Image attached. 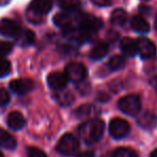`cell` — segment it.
Segmentation results:
<instances>
[{
	"instance_id": "cell-1",
	"label": "cell",
	"mask_w": 157,
	"mask_h": 157,
	"mask_svg": "<svg viewBox=\"0 0 157 157\" xmlns=\"http://www.w3.org/2000/svg\"><path fill=\"white\" fill-rule=\"evenodd\" d=\"M105 130V123L99 119H92L82 123L78 127L79 137L88 144H92L103 137Z\"/></svg>"
},
{
	"instance_id": "cell-2",
	"label": "cell",
	"mask_w": 157,
	"mask_h": 157,
	"mask_svg": "<svg viewBox=\"0 0 157 157\" xmlns=\"http://www.w3.org/2000/svg\"><path fill=\"white\" fill-rule=\"evenodd\" d=\"M52 8V0H32L28 9V18L34 24L43 21V15L47 14Z\"/></svg>"
},
{
	"instance_id": "cell-3",
	"label": "cell",
	"mask_w": 157,
	"mask_h": 157,
	"mask_svg": "<svg viewBox=\"0 0 157 157\" xmlns=\"http://www.w3.org/2000/svg\"><path fill=\"white\" fill-rule=\"evenodd\" d=\"M57 151L64 156H72L77 153L79 149V142L76 137L72 134H65L59 140L57 144Z\"/></svg>"
},
{
	"instance_id": "cell-4",
	"label": "cell",
	"mask_w": 157,
	"mask_h": 157,
	"mask_svg": "<svg viewBox=\"0 0 157 157\" xmlns=\"http://www.w3.org/2000/svg\"><path fill=\"white\" fill-rule=\"evenodd\" d=\"M80 31L85 36H88L90 33H93L99 30L103 26V21L99 18L90 14H81L78 17Z\"/></svg>"
},
{
	"instance_id": "cell-5",
	"label": "cell",
	"mask_w": 157,
	"mask_h": 157,
	"mask_svg": "<svg viewBox=\"0 0 157 157\" xmlns=\"http://www.w3.org/2000/svg\"><path fill=\"white\" fill-rule=\"evenodd\" d=\"M118 106L121 111L128 116H136L141 109V101L138 95L130 94L124 96L119 101Z\"/></svg>"
},
{
	"instance_id": "cell-6",
	"label": "cell",
	"mask_w": 157,
	"mask_h": 157,
	"mask_svg": "<svg viewBox=\"0 0 157 157\" xmlns=\"http://www.w3.org/2000/svg\"><path fill=\"white\" fill-rule=\"evenodd\" d=\"M87 68L83 64L72 62L65 67V76L74 82H80L87 77Z\"/></svg>"
},
{
	"instance_id": "cell-7",
	"label": "cell",
	"mask_w": 157,
	"mask_h": 157,
	"mask_svg": "<svg viewBox=\"0 0 157 157\" xmlns=\"http://www.w3.org/2000/svg\"><path fill=\"white\" fill-rule=\"evenodd\" d=\"M109 132L113 138L116 139H122L127 136L130 132V126L127 121L123 119L117 118L111 120L109 124Z\"/></svg>"
},
{
	"instance_id": "cell-8",
	"label": "cell",
	"mask_w": 157,
	"mask_h": 157,
	"mask_svg": "<svg viewBox=\"0 0 157 157\" xmlns=\"http://www.w3.org/2000/svg\"><path fill=\"white\" fill-rule=\"evenodd\" d=\"M21 31V28L16 21L10 18H3L0 21V34L6 37H17Z\"/></svg>"
},
{
	"instance_id": "cell-9",
	"label": "cell",
	"mask_w": 157,
	"mask_h": 157,
	"mask_svg": "<svg viewBox=\"0 0 157 157\" xmlns=\"http://www.w3.org/2000/svg\"><path fill=\"white\" fill-rule=\"evenodd\" d=\"M137 48L142 59H151L156 55L155 44L145 37H141L137 41Z\"/></svg>"
},
{
	"instance_id": "cell-10",
	"label": "cell",
	"mask_w": 157,
	"mask_h": 157,
	"mask_svg": "<svg viewBox=\"0 0 157 157\" xmlns=\"http://www.w3.org/2000/svg\"><path fill=\"white\" fill-rule=\"evenodd\" d=\"M33 88H34V82H33L31 79H28V78L14 79V80H12L10 82V89L14 93L18 95H23L32 91Z\"/></svg>"
},
{
	"instance_id": "cell-11",
	"label": "cell",
	"mask_w": 157,
	"mask_h": 157,
	"mask_svg": "<svg viewBox=\"0 0 157 157\" xmlns=\"http://www.w3.org/2000/svg\"><path fill=\"white\" fill-rule=\"evenodd\" d=\"M67 77L65 76V74L60 72H54L50 73L47 77V83L49 86L50 89L57 90V91H61L67 85Z\"/></svg>"
},
{
	"instance_id": "cell-12",
	"label": "cell",
	"mask_w": 157,
	"mask_h": 157,
	"mask_svg": "<svg viewBox=\"0 0 157 157\" xmlns=\"http://www.w3.org/2000/svg\"><path fill=\"white\" fill-rule=\"evenodd\" d=\"M137 123L140 127L147 130H152L157 126V116L150 111L141 113L137 119Z\"/></svg>"
},
{
	"instance_id": "cell-13",
	"label": "cell",
	"mask_w": 157,
	"mask_h": 157,
	"mask_svg": "<svg viewBox=\"0 0 157 157\" xmlns=\"http://www.w3.org/2000/svg\"><path fill=\"white\" fill-rule=\"evenodd\" d=\"M8 125L11 129L13 130H18L25 126L26 120L24 118V116L19 111H13L9 114L8 117Z\"/></svg>"
},
{
	"instance_id": "cell-14",
	"label": "cell",
	"mask_w": 157,
	"mask_h": 157,
	"mask_svg": "<svg viewBox=\"0 0 157 157\" xmlns=\"http://www.w3.org/2000/svg\"><path fill=\"white\" fill-rule=\"evenodd\" d=\"M121 50L127 57H134L138 52L137 48V41L132 40V37H124L120 43Z\"/></svg>"
},
{
	"instance_id": "cell-15",
	"label": "cell",
	"mask_w": 157,
	"mask_h": 157,
	"mask_svg": "<svg viewBox=\"0 0 157 157\" xmlns=\"http://www.w3.org/2000/svg\"><path fill=\"white\" fill-rule=\"evenodd\" d=\"M101 112V109H98L97 107H95L94 105H90V104H86L80 107H78L75 110V116L79 119L82 118H88V117L96 116Z\"/></svg>"
},
{
	"instance_id": "cell-16",
	"label": "cell",
	"mask_w": 157,
	"mask_h": 157,
	"mask_svg": "<svg viewBox=\"0 0 157 157\" xmlns=\"http://www.w3.org/2000/svg\"><path fill=\"white\" fill-rule=\"evenodd\" d=\"M54 24L57 27L64 30H70L72 28V17L65 13H58L54 16Z\"/></svg>"
},
{
	"instance_id": "cell-17",
	"label": "cell",
	"mask_w": 157,
	"mask_h": 157,
	"mask_svg": "<svg viewBox=\"0 0 157 157\" xmlns=\"http://www.w3.org/2000/svg\"><path fill=\"white\" fill-rule=\"evenodd\" d=\"M109 52V46L106 43H98L94 46L90 52V58L92 60H101Z\"/></svg>"
},
{
	"instance_id": "cell-18",
	"label": "cell",
	"mask_w": 157,
	"mask_h": 157,
	"mask_svg": "<svg viewBox=\"0 0 157 157\" xmlns=\"http://www.w3.org/2000/svg\"><path fill=\"white\" fill-rule=\"evenodd\" d=\"M0 147L8 150H13L16 147V140L12 135L0 127Z\"/></svg>"
},
{
	"instance_id": "cell-19",
	"label": "cell",
	"mask_w": 157,
	"mask_h": 157,
	"mask_svg": "<svg viewBox=\"0 0 157 157\" xmlns=\"http://www.w3.org/2000/svg\"><path fill=\"white\" fill-rule=\"evenodd\" d=\"M132 28L137 33H147L150 31V26L142 16H135L132 19Z\"/></svg>"
},
{
	"instance_id": "cell-20",
	"label": "cell",
	"mask_w": 157,
	"mask_h": 157,
	"mask_svg": "<svg viewBox=\"0 0 157 157\" xmlns=\"http://www.w3.org/2000/svg\"><path fill=\"white\" fill-rule=\"evenodd\" d=\"M16 39H17V43L21 46H30L32 44H34L35 35L31 30L25 29V30H21Z\"/></svg>"
},
{
	"instance_id": "cell-21",
	"label": "cell",
	"mask_w": 157,
	"mask_h": 157,
	"mask_svg": "<svg viewBox=\"0 0 157 157\" xmlns=\"http://www.w3.org/2000/svg\"><path fill=\"white\" fill-rule=\"evenodd\" d=\"M126 19H127V14L124 10L122 9H117L111 13L110 16V21L113 25L116 26H122L123 24H125Z\"/></svg>"
},
{
	"instance_id": "cell-22",
	"label": "cell",
	"mask_w": 157,
	"mask_h": 157,
	"mask_svg": "<svg viewBox=\"0 0 157 157\" xmlns=\"http://www.w3.org/2000/svg\"><path fill=\"white\" fill-rule=\"evenodd\" d=\"M58 3L63 10L67 11V12L78 11L81 6L80 0H58Z\"/></svg>"
},
{
	"instance_id": "cell-23",
	"label": "cell",
	"mask_w": 157,
	"mask_h": 157,
	"mask_svg": "<svg viewBox=\"0 0 157 157\" xmlns=\"http://www.w3.org/2000/svg\"><path fill=\"white\" fill-rule=\"evenodd\" d=\"M54 96L55 99L62 106H70L75 101L74 95L71 93V92H59V93L55 94Z\"/></svg>"
},
{
	"instance_id": "cell-24",
	"label": "cell",
	"mask_w": 157,
	"mask_h": 157,
	"mask_svg": "<svg viewBox=\"0 0 157 157\" xmlns=\"http://www.w3.org/2000/svg\"><path fill=\"white\" fill-rule=\"evenodd\" d=\"M108 68L111 71H119L124 67L125 65V59L121 56H113L108 61Z\"/></svg>"
},
{
	"instance_id": "cell-25",
	"label": "cell",
	"mask_w": 157,
	"mask_h": 157,
	"mask_svg": "<svg viewBox=\"0 0 157 157\" xmlns=\"http://www.w3.org/2000/svg\"><path fill=\"white\" fill-rule=\"evenodd\" d=\"M112 157H138V155L129 147H118L112 152Z\"/></svg>"
},
{
	"instance_id": "cell-26",
	"label": "cell",
	"mask_w": 157,
	"mask_h": 157,
	"mask_svg": "<svg viewBox=\"0 0 157 157\" xmlns=\"http://www.w3.org/2000/svg\"><path fill=\"white\" fill-rule=\"evenodd\" d=\"M11 72V63L6 59L0 58V78L6 77Z\"/></svg>"
},
{
	"instance_id": "cell-27",
	"label": "cell",
	"mask_w": 157,
	"mask_h": 157,
	"mask_svg": "<svg viewBox=\"0 0 157 157\" xmlns=\"http://www.w3.org/2000/svg\"><path fill=\"white\" fill-rule=\"evenodd\" d=\"M12 44L9 43V42H1L0 41V58L2 56H6V55L10 54L12 52Z\"/></svg>"
},
{
	"instance_id": "cell-28",
	"label": "cell",
	"mask_w": 157,
	"mask_h": 157,
	"mask_svg": "<svg viewBox=\"0 0 157 157\" xmlns=\"http://www.w3.org/2000/svg\"><path fill=\"white\" fill-rule=\"evenodd\" d=\"M10 99L11 97L9 92L6 89H3V88H0V107L1 106H6L10 101Z\"/></svg>"
},
{
	"instance_id": "cell-29",
	"label": "cell",
	"mask_w": 157,
	"mask_h": 157,
	"mask_svg": "<svg viewBox=\"0 0 157 157\" xmlns=\"http://www.w3.org/2000/svg\"><path fill=\"white\" fill-rule=\"evenodd\" d=\"M28 157H47V155L42 150L36 149V147H31L28 152Z\"/></svg>"
},
{
	"instance_id": "cell-30",
	"label": "cell",
	"mask_w": 157,
	"mask_h": 157,
	"mask_svg": "<svg viewBox=\"0 0 157 157\" xmlns=\"http://www.w3.org/2000/svg\"><path fill=\"white\" fill-rule=\"evenodd\" d=\"M91 1L97 6H106L110 4V0H91Z\"/></svg>"
},
{
	"instance_id": "cell-31",
	"label": "cell",
	"mask_w": 157,
	"mask_h": 157,
	"mask_svg": "<svg viewBox=\"0 0 157 157\" xmlns=\"http://www.w3.org/2000/svg\"><path fill=\"white\" fill-rule=\"evenodd\" d=\"M77 157H95L93 152H90V151H86V152H82L80 153Z\"/></svg>"
},
{
	"instance_id": "cell-32",
	"label": "cell",
	"mask_w": 157,
	"mask_h": 157,
	"mask_svg": "<svg viewBox=\"0 0 157 157\" xmlns=\"http://www.w3.org/2000/svg\"><path fill=\"white\" fill-rule=\"evenodd\" d=\"M150 85H151L152 87H153L154 89L157 91V76H154L150 79Z\"/></svg>"
},
{
	"instance_id": "cell-33",
	"label": "cell",
	"mask_w": 157,
	"mask_h": 157,
	"mask_svg": "<svg viewBox=\"0 0 157 157\" xmlns=\"http://www.w3.org/2000/svg\"><path fill=\"white\" fill-rule=\"evenodd\" d=\"M10 2V0H0V6H3L6 4H8Z\"/></svg>"
},
{
	"instance_id": "cell-34",
	"label": "cell",
	"mask_w": 157,
	"mask_h": 157,
	"mask_svg": "<svg viewBox=\"0 0 157 157\" xmlns=\"http://www.w3.org/2000/svg\"><path fill=\"white\" fill-rule=\"evenodd\" d=\"M151 157H157V149L155 150V151H153V152H152Z\"/></svg>"
},
{
	"instance_id": "cell-35",
	"label": "cell",
	"mask_w": 157,
	"mask_h": 157,
	"mask_svg": "<svg viewBox=\"0 0 157 157\" xmlns=\"http://www.w3.org/2000/svg\"><path fill=\"white\" fill-rule=\"evenodd\" d=\"M101 157H112V153H106V154H104Z\"/></svg>"
},
{
	"instance_id": "cell-36",
	"label": "cell",
	"mask_w": 157,
	"mask_h": 157,
	"mask_svg": "<svg viewBox=\"0 0 157 157\" xmlns=\"http://www.w3.org/2000/svg\"><path fill=\"white\" fill-rule=\"evenodd\" d=\"M155 28H156V30H157V16H156V19H155Z\"/></svg>"
},
{
	"instance_id": "cell-37",
	"label": "cell",
	"mask_w": 157,
	"mask_h": 157,
	"mask_svg": "<svg viewBox=\"0 0 157 157\" xmlns=\"http://www.w3.org/2000/svg\"><path fill=\"white\" fill-rule=\"evenodd\" d=\"M0 157H3V154L1 153V151H0Z\"/></svg>"
}]
</instances>
